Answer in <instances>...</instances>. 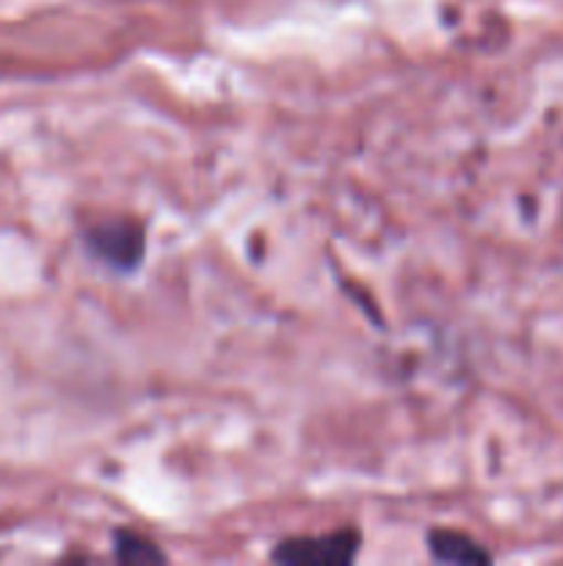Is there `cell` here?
<instances>
[{
	"label": "cell",
	"instance_id": "6da1fadb",
	"mask_svg": "<svg viewBox=\"0 0 563 566\" xmlns=\"http://www.w3.org/2000/svg\"><path fill=\"white\" fill-rule=\"evenodd\" d=\"M83 241H86L88 252L94 258L103 260L114 271H121V274L125 271H136L144 263V254H147V232H144V224L136 219H125V216L103 219L97 224H92L83 232Z\"/></svg>",
	"mask_w": 563,
	"mask_h": 566
},
{
	"label": "cell",
	"instance_id": "7a4b0ae2",
	"mask_svg": "<svg viewBox=\"0 0 563 566\" xmlns=\"http://www.w3.org/2000/svg\"><path fill=\"white\" fill-rule=\"evenodd\" d=\"M362 547L357 528H340L320 536H290L276 542L270 562L290 566H348Z\"/></svg>",
	"mask_w": 563,
	"mask_h": 566
},
{
	"label": "cell",
	"instance_id": "3957f363",
	"mask_svg": "<svg viewBox=\"0 0 563 566\" xmlns=\"http://www.w3.org/2000/svg\"><path fill=\"white\" fill-rule=\"evenodd\" d=\"M428 553L439 564H489L491 556L472 536L453 528L428 531Z\"/></svg>",
	"mask_w": 563,
	"mask_h": 566
},
{
	"label": "cell",
	"instance_id": "277c9868",
	"mask_svg": "<svg viewBox=\"0 0 563 566\" xmlns=\"http://www.w3.org/2000/svg\"><path fill=\"white\" fill-rule=\"evenodd\" d=\"M114 556L121 564H166V553L147 536L136 534L130 528L114 531Z\"/></svg>",
	"mask_w": 563,
	"mask_h": 566
}]
</instances>
